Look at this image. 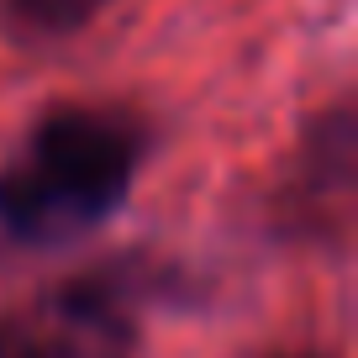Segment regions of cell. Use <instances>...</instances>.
Wrapping results in <instances>:
<instances>
[{
  "label": "cell",
  "instance_id": "cell-1",
  "mask_svg": "<svg viewBox=\"0 0 358 358\" xmlns=\"http://www.w3.org/2000/svg\"><path fill=\"white\" fill-rule=\"evenodd\" d=\"M137 164V122L101 106H64L43 116L27 148L0 169V227L37 248L74 243L122 211Z\"/></svg>",
  "mask_w": 358,
  "mask_h": 358
},
{
  "label": "cell",
  "instance_id": "cell-2",
  "mask_svg": "<svg viewBox=\"0 0 358 358\" xmlns=\"http://www.w3.org/2000/svg\"><path fill=\"white\" fill-rule=\"evenodd\" d=\"M0 358H137L132 295L106 274L53 285L0 316Z\"/></svg>",
  "mask_w": 358,
  "mask_h": 358
},
{
  "label": "cell",
  "instance_id": "cell-3",
  "mask_svg": "<svg viewBox=\"0 0 358 358\" xmlns=\"http://www.w3.org/2000/svg\"><path fill=\"white\" fill-rule=\"evenodd\" d=\"M6 6L32 32H74V27H85L90 16L101 11L106 0H6Z\"/></svg>",
  "mask_w": 358,
  "mask_h": 358
}]
</instances>
